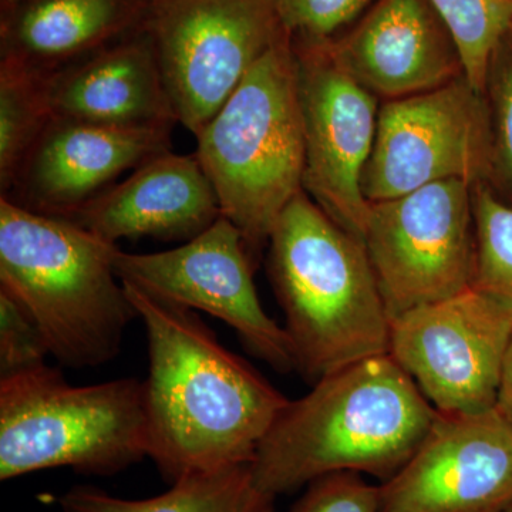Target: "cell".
I'll return each mask as SVG.
<instances>
[{"label": "cell", "mask_w": 512, "mask_h": 512, "mask_svg": "<svg viewBox=\"0 0 512 512\" xmlns=\"http://www.w3.org/2000/svg\"><path fill=\"white\" fill-rule=\"evenodd\" d=\"M123 282L146 326L148 457L168 483L251 464L289 403L191 309Z\"/></svg>", "instance_id": "cell-1"}, {"label": "cell", "mask_w": 512, "mask_h": 512, "mask_svg": "<svg viewBox=\"0 0 512 512\" xmlns=\"http://www.w3.org/2000/svg\"><path fill=\"white\" fill-rule=\"evenodd\" d=\"M436 416L392 356L369 357L289 400L256 451L252 477L274 497L340 471L386 483L416 453Z\"/></svg>", "instance_id": "cell-2"}, {"label": "cell", "mask_w": 512, "mask_h": 512, "mask_svg": "<svg viewBox=\"0 0 512 512\" xmlns=\"http://www.w3.org/2000/svg\"><path fill=\"white\" fill-rule=\"evenodd\" d=\"M268 275L309 383L389 355L390 318L365 242L302 191L269 235Z\"/></svg>", "instance_id": "cell-3"}, {"label": "cell", "mask_w": 512, "mask_h": 512, "mask_svg": "<svg viewBox=\"0 0 512 512\" xmlns=\"http://www.w3.org/2000/svg\"><path fill=\"white\" fill-rule=\"evenodd\" d=\"M116 247L66 218L0 195V288L25 306L64 366L116 359L138 318L114 268Z\"/></svg>", "instance_id": "cell-4"}, {"label": "cell", "mask_w": 512, "mask_h": 512, "mask_svg": "<svg viewBox=\"0 0 512 512\" xmlns=\"http://www.w3.org/2000/svg\"><path fill=\"white\" fill-rule=\"evenodd\" d=\"M195 157L252 261L305 177L298 63L286 33L197 134Z\"/></svg>", "instance_id": "cell-5"}, {"label": "cell", "mask_w": 512, "mask_h": 512, "mask_svg": "<svg viewBox=\"0 0 512 512\" xmlns=\"http://www.w3.org/2000/svg\"><path fill=\"white\" fill-rule=\"evenodd\" d=\"M146 457L144 382L73 386L46 363L0 377V480L60 467L113 476Z\"/></svg>", "instance_id": "cell-6"}, {"label": "cell", "mask_w": 512, "mask_h": 512, "mask_svg": "<svg viewBox=\"0 0 512 512\" xmlns=\"http://www.w3.org/2000/svg\"><path fill=\"white\" fill-rule=\"evenodd\" d=\"M146 29L178 124L194 136L285 33L275 0H151Z\"/></svg>", "instance_id": "cell-7"}, {"label": "cell", "mask_w": 512, "mask_h": 512, "mask_svg": "<svg viewBox=\"0 0 512 512\" xmlns=\"http://www.w3.org/2000/svg\"><path fill=\"white\" fill-rule=\"evenodd\" d=\"M473 185L441 181L370 202L363 242L390 318L473 286Z\"/></svg>", "instance_id": "cell-8"}, {"label": "cell", "mask_w": 512, "mask_h": 512, "mask_svg": "<svg viewBox=\"0 0 512 512\" xmlns=\"http://www.w3.org/2000/svg\"><path fill=\"white\" fill-rule=\"evenodd\" d=\"M493 134L483 93L466 76L430 92L383 101L362 175L369 202L393 200L441 181L490 183Z\"/></svg>", "instance_id": "cell-9"}, {"label": "cell", "mask_w": 512, "mask_h": 512, "mask_svg": "<svg viewBox=\"0 0 512 512\" xmlns=\"http://www.w3.org/2000/svg\"><path fill=\"white\" fill-rule=\"evenodd\" d=\"M511 333V303L470 286L394 316L389 355L437 412L483 413L497 407Z\"/></svg>", "instance_id": "cell-10"}, {"label": "cell", "mask_w": 512, "mask_h": 512, "mask_svg": "<svg viewBox=\"0 0 512 512\" xmlns=\"http://www.w3.org/2000/svg\"><path fill=\"white\" fill-rule=\"evenodd\" d=\"M113 264L121 281L227 323L245 348L276 372L296 370L291 339L259 301L254 261L227 218L170 251L128 254L116 247Z\"/></svg>", "instance_id": "cell-11"}, {"label": "cell", "mask_w": 512, "mask_h": 512, "mask_svg": "<svg viewBox=\"0 0 512 512\" xmlns=\"http://www.w3.org/2000/svg\"><path fill=\"white\" fill-rule=\"evenodd\" d=\"M305 131L303 190L363 241L370 202L362 175L372 154L380 103L333 55L330 40L292 39Z\"/></svg>", "instance_id": "cell-12"}, {"label": "cell", "mask_w": 512, "mask_h": 512, "mask_svg": "<svg viewBox=\"0 0 512 512\" xmlns=\"http://www.w3.org/2000/svg\"><path fill=\"white\" fill-rule=\"evenodd\" d=\"M512 505V423L497 409L441 413L380 484L379 512H503Z\"/></svg>", "instance_id": "cell-13"}, {"label": "cell", "mask_w": 512, "mask_h": 512, "mask_svg": "<svg viewBox=\"0 0 512 512\" xmlns=\"http://www.w3.org/2000/svg\"><path fill=\"white\" fill-rule=\"evenodd\" d=\"M171 128L53 119L5 197L39 214L70 217L124 171L171 151Z\"/></svg>", "instance_id": "cell-14"}, {"label": "cell", "mask_w": 512, "mask_h": 512, "mask_svg": "<svg viewBox=\"0 0 512 512\" xmlns=\"http://www.w3.org/2000/svg\"><path fill=\"white\" fill-rule=\"evenodd\" d=\"M330 47L346 72L383 101L464 76L456 42L429 0H377Z\"/></svg>", "instance_id": "cell-15"}, {"label": "cell", "mask_w": 512, "mask_h": 512, "mask_svg": "<svg viewBox=\"0 0 512 512\" xmlns=\"http://www.w3.org/2000/svg\"><path fill=\"white\" fill-rule=\"evenodd\" d=\"M221 217L217 192L195 154L167 151L138 165L126 181L110 185L66 220L114 245L143 237L185 244Z\"/></svg>", "instance_id": "cell-16"}, {"label": "cell", "mask_w": 512, "mask_h": 512, "mask_svg": "<svg viewBox=\"0 0 512 512\" xmlns=\"http://www.w3.org/2000/svg\"><path fill=\"white\" fill-rule=\"evenodd\" d=\"M46 89L53 119L111 127L178 123L146 25L46 74Z\"/></svg>", "instance_id": "cell-17"}, {"label": "cell", "mask_w": 512, "mask_h": 512, "mask_svg": "<svg viewBox=\"0 0 512 512\" xmlns=\"http://www.w3.org/2000/svg\"><path fill=\"white\" fill-rule=\"evenodd\" d=\"M148 0H13L2 5L0 52L49 74L144 28Z\"/></svg>", "instance_id": "cell-18"}, {"label": "cell", "mask_w": 512, "mask_h": 512, "mask_svg": "<svg viewBox=\"0 0 512 512\" xmlns=\"http://www.w3.org/2000/svg\"><path fill=\"white\" fill-rule=\"evenodd\" d=\"M275 500L255 484L251 464H241L187 474L170 490L144 500L76 485L59 498V505L63 512H274Z\"/></svg>", "instance_id": "cell-19"}, {"label": "cell", "mask_w": 512, "mask_h": 512, "mask_svg": "<svg viewBox=\"0 0 512 512\" xmlns=\"http://www.w3.org/2000/svg\"><path fill=\"white\" fill-rule=\"evenodd\" d=\"M53 120L46 74L0 57V191L8 195L20 168Z\"/></svg>", "instance_id": "cell-20"}, {"label": "cell", "mask_w": 512, "mask_h": 512, "mask_svg": "<svg viewBox=\"0 0 512 512\" xmlns=\"http://www.w3.org/2000/svg\"><path fill=\"white\" fill-rule=\"evenodd\" d=\"M453 36L464 76L477 92L487 84L491 60L512 30V0H429Z\"/></svg>", "instance_id": "cell-21"}, {"label": "cell", "mask_w": 512, "mask_h": 512, "mask_svg": "<svg viewBox=\"0 0 512 512\" xmlns=\"http://www.w3.org/2000/svg\"><path fill=\"white\" fill-rule=\"evenodd\" d=\"M476 227L474 284L512 305V205L488 183L473 190Z\"/></svg>", "instance_id": "cell-22"}, {"label": "cell", "mask_w": 512, "mask_h": 512, "mask_svg": "<svg viewBox=\"0 0 512 512\" xmlns=\"http://www.w3.org/2000/svg\"><path fill=\"white\" fill-rule=\"evenodd\" d=\"M493 134L490 184L512 205V30L491 60L484 90Z\"/></svg>", "instance_id": "cell-23"}, {"label": "cell", "mask_w": 512, "mask_h": 512, "mask_svg": "<svg viewBox=\"0 0 512 512\" xmlns=\"http://www.w3.org/2000/svg\"><path fill=\"white\" fill-rule=\"evenodd\" d=\"M377 0H275L279 22L286 35L295 40L326 42L336 39L365 15Z\"/></svg>", "instance_id": "cell-24"}, {"label": "cell", "mask_w": 512, "mask_h": 512, "mask_svg": "<svg viewBox=\"0 0 512 512\" xmlns=\"http://www.w3.org/2000/svg\"><path fill=\"white\" fill-rule=\"evenodd\" d=\"M49 346L33 316L6 289L0 288V377L45 365Z\"/></svg>", "instance_id": "cell-25"}, {"label": "cell", "mask_w": 512, "mask_h": 512, "mask_svg": "<svg viewBox=\"0 0 512 512\" xmlns=\"http://www.w3.org/2000/svg\"><path fill=\"white\" fill-rule=\"evenodd\" d=\"M380 485L359 473L340 471L316 478L289 512H379Z\"/></svg>", "instance_id": "cell-26"}, {"label": "cell", "mask_w": 512, "mask_h": 512, "mask_svg": "<svg viewBox=\"0 0 512 512\" xmlns=\"http://www.w3.org/2000/svg\"><path fill=\"white\" fill-rule=\"evenodd\" d=\"M495 409L512 423V333L507 353H505L500 392H498L497 407Z\"/></svg>", "instance_id": "cell-27"}, {"label": "cell", "mask_w": 512, "mask_h": 512, "mask_svg": "<svg viewBox=\"0 0 512 512\" xmlns=\"http://www.w3.org/2000/svg\"><path fill=\"white\" fill-rule=\"evenodd\" d=\"M13 2V0H2V5H6V3Z\"/></svg>", "instance_id": "cell-28"}, {"label": "cell", "mask_w": 512, "mask_h": 512, "mask_svg": "<svg viewBox=\"0 0 512 512\" xmlns=\"http://www.w3.org/2000/svg\"><path fill=\"white\" fill-rule=\"evenodd\" d=\"M503 512H512V505H510V507H508L507 510H505Z\"/></svg>", "instance_id": "cell-29"}, {"label": "cell", "mask_w": 512, "mask_h": 512, "mask_svg": "<svg viewBox=\"0 0 512 512\" xmlns=\"http://www.w3.org/2000/svg\"><path fill=\"white\" fill-rule=\"evenodd\" d=\"M148 2H151V0H148Z\"/></svg>", "instance_id": "cell-30"}]
</instances>
